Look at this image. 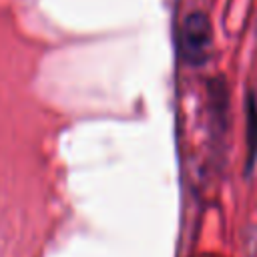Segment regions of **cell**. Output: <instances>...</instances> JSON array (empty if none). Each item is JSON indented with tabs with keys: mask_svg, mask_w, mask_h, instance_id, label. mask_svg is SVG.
I'll use <instances>...</instances> for the list:
<instances>
[{
	"mask_svg": "<svg viewBox=\"0 0 257 257\" xmlns=\"http://www.w3.org/2000/svg\"><path fill=\"white\" fill-rule=\"evenodd\" d=\"M179 50L187 64L199 66L211 50V22L203 12H191L181 26Z\"/></svg>",
	"mask_w": 257,
	"mask_h": 257,
	"instance_id": "6da1fadb",
	"label": "cell"
},
{
	"mask_svg": "<svg viewBox=\"0 0 257 257\" xmlns=\"http://www.w3.org/2000/svg\"><path fill=\"white\" fill-rule=\"evenodd\" d=\"M245 112H247V171L257 161V100L255 94H247L245 102Z\"/></svg>",
	"mask_w": 257,
	"mask_h": 257,
	"instance_id": "7a4b0ae2",
	"label": "cell"
}]
</instances>
